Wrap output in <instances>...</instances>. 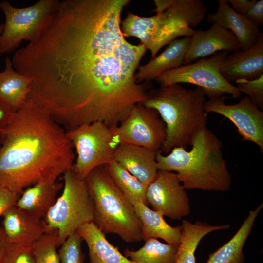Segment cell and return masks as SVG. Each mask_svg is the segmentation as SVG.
I'll use <instances>...</instances> for the list:
<instances>
[{
  "label": "cell",
  "instance_id": "obj_1",
  "mask_svg": "<svg viewBox=\"0 0 263 263\" xmlns=\"http://www.w3.org/2000/svg\"><path fill=\"white\" fill-rule=\"evenodd\" d=\"M129 0H63L38 39L18 49L14 69L31 78L29 95L65 131L118 125L146 98L152 82L135 75L146 49L120 27Z\"/></svg>",
  "mask_w": 263,
  "mask_h": 263
},
{
  "label": "cell",
  "instance_id": "obj_2",
  "mask_svg": "<svg viewBox=\"0 0 263 263\" xmlns=\"http://www.w3.org/2000/svg\"><path fill=\"white\" fill-rule=\"evenodd\" d=\"M66 131L29 95L3 130L0 187L19 195L37 183L56 181L75 155Z\"/></svg>",
  "mask_w": 263,
  "mask_h": 263
},
{
  "label": "cell",
  "instance_id": "obj_3",
  "mask_svg": "<svg viewBox=\"0 0 263 263\" xmlns=\"http://www.w3.org/2000/svg\"><path fill=\"white\" fill-rule=\"evenodd\" d=\"M187 151L173 148L167 155H156L158 169L176 174L186 189L225 192L231 189L232 179L222 151L221 141L207 127L192 138Z\"/></svg>",
  "mask_w": 263,
  "mask_h": 263
},
{
  "label": "cell",
  "instance_id": "obj_4",
  "mask_svg": "<svg viewBox=\"0 0 263 263\" xmlns=\"http://www.w3.org/2000/svg\"><path fill=\"white\" fill-rule=\"evenodd\" d=\"M205 95L197 87L187 90L179 84L151 88L141 103L155 110L166 125V138L161 151L167 154L174 147L186 148L193 137L207 127Z\"/></svg>",
  "mask_w": 263,
  "mask_h": 263
},
{
  "label": "cell",
  "instance_id": "obj_5",
  "mask_svg": "<svg viewBox=\"0 0 263 263\" xmlns=\"http://www.w3.org/2000/svg\"><path fill=\"white\" fill-rule=\"evenodd\" d=\"M207 8L200 0H174L160 14L142 17L129 12L121 21L123 36L135 37L151 53V59L178 37L192 36L204 19Z\"/></svg>",
  "mask_w": 263,
  "mask_h": 263
},
{
  "label": "cell",
  "instance_id": "obj_6",
  "mask_svg": "<svg viewBox=\"0 0 263 263\" xmlns=\"http://www.w3.org/2000/svg\"><path fill=\"white\" fill-rule=\"evenodd\" d=\"M94 207L92 223L104 234L118 235L127 243L142 239V224L133 206L116 186L105 166L85 178Z\"/></svg>",
  "mask_w": 263,
  "mask_h": 263
},
{
  "label": "cell",
  "instance_id": "obj_7",
  "mask_svg": "<svg viewBox=\"0 0 263 263\" xmlns=\"http://www.w3.org/2000/svg\"><path fill=\"white\" fill-rule=\"evenodd\" d=\"M64 186L43 219L46 232L58 231V246L81 226L93 222L94 207L85 179L71 169L63 174Z\"/></svg>",
  "mask_w": 263,
  "mask_h": 263
},
{
  "label": "cell",
  "instance_id": "obj_8",
  "mask_svg": "<svg viewBox=\"0 0 263 263\" xmlns=\"http://www.w3.org/2000/svg\"><path fill=\"white\" fill-rule=\"evenodd\" d=\"M59 0H39L34 4L17 8L9 1H0L5 17L4 29L0 37V54H9L24 41L38 38L50 22Z\"/></svg>",
  "mask_w": 263,
  "mask_h": 263
},
{
  "label": "cell",
  "instance_id": "obj_9",
  "mask_svg": "<svg viewBox=\"0 0 263 263\" xmlns=\"http://www.w3.org/2000/svg\"><path fill=\"white\" fill-rule=\"evenodd\" d=\"M66 134L77 155L71 169L83 179L94 169L113 161L120 145L113 127L101 122L81 125Z\"/></svg>",
  "mask_w": 263,
  "mask_h": 263
},
{
  "label": "cell",
  "instance_id": "obj_10",
  "mask_svg": "<svg viewBox=\"0 0 263 263\" xmlns=\"http://www.w3.org/2000/svg\"><path fill=\"white\" fill-rule=\"evenodd\" d=\"M228 52H218L207 58H202L194 63L182 65L164 72L155 81L160 86L188 83L201 88L208 99L223 97L225 94L237 98L241 93L236 86L227 82L220 70Z\"/></svg>",
  "mask_w": 263,
  "mask_h": 263
},
{
  "label": "cell",
  "instance_id": "obj_11",
  "mask_svg": "<svg viewBox=\"0 0 263 263\" xmlns=\"http://www.w3.org/2000/svg\"><path fill=\"white\" fill-rule=\"evenodd\" d=\"M154 109L135 105L120 123L112 127L119 144L143 147L159 151L166 138V125Z\"/></svg>",
  "mask_w": 263,
  "mask_h": 263
},
{
  "label": "cell",
  "instance_id": "obj_12",
  "mask_svg": "<svg viewBox=\"0 0 263 263\" xmlns=\"http://www.w3.org/2000/svg\"><path fill=\"white\" fill-rule=\"evenodd\" d=\"M186 189L176 173L158 169L154 180L148 186L147 202L153 210L172 220H181L191 211Z\"/></svg>",
  "mask_w": 263,
  "mask_h": 263
},
{
  "label": "cell",
  "instance_id": "obj_13",
  "mask_svg": "<svg viewBox=\"0 0 263 263\" xmlns=\"http://www.w3.org/2000/svg\"><path fill=\"white\" fill-rule=\"evenodd\" d=\"M205 112L217 113L230 120L243 140L256 144L263 151V112L245 96L234 104H226L223 97L208 99Z\"/></svg>",
  "mask_w": 263,
  "mask_h": 263
},
{
  "label": "cell",
  "instance_id": "obj_14",
  "mask_svg": "<svg viewBox=\"0 0 263 263\" xmlns=\"http://www.w3.org/2000/svg\"><path fill=\"white\" fill-rule=\"evenodd\" d=\"M240 50V44L231 31L213 23L206 30L194 31L183 65L191 63L218 52H234Z\"/></svg>",
  "mask_w": 263,
  "mask_h": 263
},
{
  "label": "cell",
  "instance_id": "obj_15",
  "mask_svg": "<svg viewBox=\"0 0 263 263\" xmlns=\"http://www.w3.org/2000/svg\"><path fill=\"white\" fill-rule=\"evenodd\" d=\"M220 72L229 83L242 79L252 80L263 75V34L252 47L227 56Z\"/></svg>",
  "mask_w": 263,
  "mask_h": 263
},
{
  "label": "cell",
  "instance_id": "obj_16",
  "mask_svg": "<svg viewBox=\"0 0 263 263\" xmlns=\"http://www.w3.org/2000/svg\"><path fill=\"white\" fill-rule=\"evenodd\" d=\"M159 151L121 144L116 150L113 160L148 187L157 175L156 155Z\"/></svg>",
  "mask_w": 263,
  "mask_h": 263
},
{
  "label": "cell",
  "instance_id": "obj_17",
  "mask_svg": "<svg viewBox=\"0 0 263 263\" xmlns=\"http://www.w3.org/2000/svg\"><path fill=\"white\" fill-rule=\"evenodd\" d=\"M218 2L216 11L207 15V22L217 24L231 31L238 40L241 50L254 46L263 34L259 27L245 15L235 12L226 0H219Z\"/></svg>",
  "mask_w": 263,
  "mask_h": 263
},
{
  "label": "cell",
  "instance_id": "obj_18",
  "mask_svg": "<svg viewBox=\"0 0 263 263\" xmlns=\"http://www.w3.org/2000/svg\"><path fill=\"white\" fill-rule=\"evenodd\" d=\"M2 228L11 244L33 243L46 233L43 220L17 207L15 205L3 213Z\"/></svg>",
  "mask_w": 263,
  "mask_h": 263
},
{
  "label": "cell",
  "instance_id": "obj_19",
  "mask_svg": "<svg viewBox=\"0 0 263 263\" xmlns=\"http://www.w3.org/2000/svg\"><path fill=\"white\" fill-rule=\"evenodd\" d=\"M191 37L186 36L173 40L159 55L139 65L135 75L136 81L152 82L164 72L183 65Z\"/></svg>",
  "mask_w": 263,
  "mask_h": 263
},
{
  "label": "cell",
  "instance_id": "obj_20",
  "mask_svg": "<svg viewBox=\"0 0 263 263\" xmlns=\"http://www.w3.org/2000/svg\"><path fill=\"white\" fill-rule=\"evenodd\" d=\"M63 185L57 181L37 183L25 188L15 206L32 216L43 220L56 200Z\"/></svg>",
  "mask_w": 263,
  "mask_h": 263
},
{
  "label": "cell",
  "instance_id": "obj_21",
  "mask_svg": "<svg viewBox=\"0 0 263 263\" xmlns=\"http://www.w3.org/2000/svg\"><path fill=\"white\" fill-rule=\"evenodd\" d=\"M76 231L86 243L89 263H134L111 244L92 222L81 226Z\"/></svg>",
  "mask_w": 263,
  "mask_h": 263
},
{
  "label": "cell",
  "instance_id": "obj_22",
  "mask_svg": "<svg viewBox=\"0 0 263 263\" xmlns=\"http://www.w3.org/2000/svg\"><path fill=\"white\" fill-rule=\"evenodd\" d=\"M133 206L142 224L143 240L160 238L167 244L178 246L181 239V225L173 227L168 224L163 214L150 208L142 202Z\"/></svg>",
  "mask_w": 263,
  "mask_h": 263
},
{
  "label": "cell",
  "instance_id": "obj_23",
  "mask_svg": "<svg viewBox=\"0 0 263 263\" xmlns=\"http://www.w3.org/2000/svg\"><path fill=\"white\" fill-rule=\"evenodd\" d=\"M32 79L18 72L11 59H5L4 68L0 71V97L14 112L20 109L26 101L31 91Z\"/></svg>",
  "mask_w": 263,
  "mask_h": 263
},
{
  "label": "cell",
  "instance_id": "obj_24",
  "mask_svg": "<svg viewBox=\"0 0 263 263\" xmlns=\"http://www.w3.org/2000/svg\"><path fill=\"white\" fill-rule=\"evenodd\" d=\"M263 207L262 203L255 209L250 210L234 236L216 251L210 253L205 263H244V244Z\"/></svg>",
  "mask_w": 263,
  "mask_h": 263
},
{
  "label": "cell",
  "instance_id": "obj_25",
  "mask_svg": "<svg viewBox=\"0 0 263 263\" xmlns=\"http://www.w3.org/2000/svg\"><path fill=\"white\" fill-rule=\"evenodd\" d=\"M181 227V239L175 263H196L195 252L204 237L213 231L227 229L230 225H211L200 221L193 223L184 219Z\"/></svg>",
  "mask_w": 263,
  "mask_h": 263
},
{
  "label": "cell",
  "instance_id": "obj_26",
  "mask_svg": "<svg viewBox=\"0 0 263 263\" xmlns=\"http://www.w3.org/2000/svg\"><path fill=\"white\" fill-rule=\"evenodd\" d=\"M105 167L113 182L129 203L133 206L135 202H142L149 206L146 197L147 186L114 160Z\"/></svg>",
  "mask_w": 263,
  "mask_h": 263
},
{
  "label": "cell",
  "instance_id": "obj_27",
  "mask_svg": "<svg viewBox=\"0 0 263 263\" xmlns=\"http://www.w3.org/2000/svg\"><path fill=\"white\" fill-rule=\"evenodd\" d=\"M145 241L144 245L137 250L126 248L124 256L134 263H175L178 246L155 238Z\"/></svg>",
  "mask_w": 263,
  "mask_h": 263
},
{
  "label": "cell",
  "instance_id": "obj_28",
  "mask_svg": "<svg viewBox=\"0 0 263 263\" xmlns=\"http://www.w3.org/2000/svg\"><path fill=\"white\" fill-rule=\"evenodd\" d=\"M57 230L46 232L33 243L36 263H60Z\"/></svg>",
  "mask_w": 263,
  "mask_h": 263
},
{
  "label": "cell",
  "instance_id": "obj_29",
  "mask_svg": "<svg viewBox=\"0 0 263 263\" xmlns=\"http://www.w3.org/2000/svg\"><path fill=\"white\" fill-rule=\"evenodd\" d=\"M82 241L77 231L70 235L58 250L60 263H83L85 255L82 250Z\"/></svg>",
  "mask_w": 263,
  "mask_h": 263
},
{
  "label": "cell",
  "instance_id": "obj_30",
  "mask_svg": "<svg viewBox=\"0 0 263 263\" xmlns=\"http://www.w3.org/2000/svg\"><path fill=\"white\" fill-rule=\"evenodd\" d=\"M235 83L241 93L245 94L259 109H263V75L254 80L242 79Z\"/></svg>",
  "mask_w": 263,
  "mask_h": 263
},
{
  "label": "cell",
  "instance_id": "obj_31",
  "mask_svg": "<svg viewBox=\"0 0 263 263\" xmlns=\"http://www.w3.org/2000/svg\"><path fill=\"white\" fill-rule=\"evenodd\" d=\"M3 263H36L33 243L11 244Z\"/></svg>",
  "mask_w": 263,
  "mask_h": 263
},
{
  "label": "cell",
  "instance_id": "obj_32",
  "mask_svg": "<svg viewBox=\"0 0 263 263\" xmlns=\"http://www.w3.org/2000/svg\"><path fill=\"white\" fill-rule=\"evenodd\" d=\"M19 197L6 188H0V217L7 209L15 205Z\"/></svg>",
  "mask_w": 263,
  "mask_h": 263
},
{
  "label": "cell",
  "instance_id": "obj_33",
  "mask_svg": "<svg viewBox=\"0 0 263 263\" xmlns=\"http://www.w3.org/2000/svg\"><path fill=\"white\" fill-rule=\"evenodd\" d=\"M258 27L263 23V0L257 1L245 15Z\"/></svg>",
  "mask_w": 263,
  "mask_h": 263
},
{
  "label": "cell",
  "instance_id": "obj_34",
  "mask_svg": "<svg viewBox=\"0 0 263 263\" xmlns=\"http://www.w3.org/2000/svg\"><path fill=\"white\" fill-rule=\"evenodd\" d=\"M14 113L10 106L0 97V130H3L9 125Z\"/></svg>",
  "mask_w": 263,
  "mask_h": 263
},
{
  "label": "cell",
  "instance_id": "obj_35",
  "mask_svg": "<svg viewBox=\"0 0 263 263\" xmlns=\"http://www.w3.org/2000/svg\"><path fill=\"white\" fill-rule=\"evenodd\" d=\"M226 1L231 4L232 8L237 13L245 15L257 0H228Z\"/></svg>",
  "mask_w": 263,
  "mask_h": 263
},
{
  "label": "cell",
  "instance_id": "obj_36",
  "mask_svg": "<svg viewBox=\"0 0 263 263\" xmlns=\"http://www.w3.org/2000/svg\"><path fill=\"white\" fill-rule=\"evenodd\" d=\"M2 226L0 225V263H3L11 246Z\"/></svg>",
  "mask_w": 263,
  "mask_h": 263
},
{
  "label": "cell",
  "instance_id": "obj_37",
  "mask_svg": "<svg viewBox=\"0 0 263 263\" xmlns=\"http://www.w3.org/2000/svg\"><path fill=\"white\" fill-rule=\"evenodd\" d=\"M174 0H154L155 9L152 12L160 14L168 9L173 3Z\"/></svg>",
  "mask_w": 263,
  "mask_h": 263
},
{
  "label": "cell",
  "instance_id": "obj_38",
  "mask_svg": "<svg viewBox=\"0 0 263 263\" xmlns=\"http://www.w3.org/2000/svg\"><path fill=\"white\" fill-rule=\"evenodd\" d=\"M3 135V130H0V146L1 144Z\"/></svg>",
  "mask_w": 263,
  "mask_h": 263
},
{
  "label": "cell",
  "instance_id": "obj_39",
  "mask_svg": "<svg viewBox=\"0 0 263 263\" xmlns=\"http://www.w3.org/2000/svg\"><path fill=\"white\" fill-rule=\"evenodd\" d=\"M4 29V24H0V37Z\"/></svg>",
  "mask_w": 263,
  "mask_h": 263
},
{
  "label": "cell",
  "instance_id": "obj_40",
  "mask_svg": "<svg viewBox=\"0 0 263 263\" xmlns=\"http://www.w3.org/2000/svg\"></svg>",
  "mask_w": 263,
  "mask_h": 263
}]
</instances>
